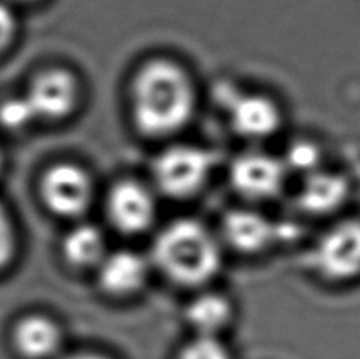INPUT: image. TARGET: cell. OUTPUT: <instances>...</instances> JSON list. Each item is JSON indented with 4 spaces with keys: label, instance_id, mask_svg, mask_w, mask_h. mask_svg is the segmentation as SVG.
I'll return each mask as SVG.
<instances>
[{
    "label": "cell",
    "instance_id": "1",
    "mask_svg": "<svg viewBox=\"0 0 360 359\" xmlns=\"http://www.w3.org/2000/svg\"><path fill=\"white\" fill-rule=\"evenodd\" d=\"M196 86L184 65L166 57L149 59L130 81V111L146 138L172 137L188 125L196 110Z\"/></svg>",
    "mask_w": 360,
    "mask_h": 359
},
{
    "label": "cell",
    "instance_id": "2",
    "mask_svg": "<svg viewBox=\"0 0 360 359\" xmlns=\"http://www.w3.org/2000/svg\"><path fill=\"white\" fill-rule=\"evenodd\" d=\"M149 260L169 284L202 290L221 271V242L201 222L177 219L157 233Z\"/></svg>",
    "mask_w": 360,
    "mask_h": 359
},
{
    "label": "cell",
    "instance_id": "3",
    "mask_svg": "<svg viewBox=\"0 0 360 359\" xmlns=\"http://www.w3.org/2000/svg\"><path fill=\"white\" fill-rule=\"evenodd\" d=\"M215 166L212 152L199 146L166 147L152 162V179L157 190L172 200H188L207 184Z\"/></svg>",
    "mask_w": 360,
    "mask_h": 359
},
{
    "label": "cell",
    "instance_id": "4",
    "mask_svg": "<svg viewBox=\"0 0 360 359\" xmlns=\"http://www.w3.org/2000/svg\"><path fill=\"white\" fill-rule=\"evenodd\" d=\"M310 271L329 284L360 279V219L333 223L314 241L307 255Z\"/></svg>",
    "mask_w": 360,
    "mask_h": 359
},
{
    "label": "cell",
    "instance_id": "5",
    "mask_svg": "<svg viewBox=\"0 0 360 359\" xmlns=\"http://www.w3.org/2000/svg\"><path fill=\"white\" fill-rule=\"evenodd\" d=\"M106 217L111 227L125 236L149 232L157 217V201L152 190L134 179L114 184L106 198Z\"/></svg>",
    "mask_w": 360,
    "mask_h": 359
},
{
    "label": "cell",
    "instance_id": "6",
    "mask_svg": "<svg viewBox=\"0 0 360 359\" xmlns=\"http://www.w3.org/2000/svg\"><path fill=\"white\" fill-rule=\"evenodd\" d=\"M41 198L51 213L76 219L87 213L94 200V184L87 172L72 163L49 168L41 179Z\"/></svg>",
    "mask_w": 360,
    "mask_h": 359
},
{
    "label": "cell",
    "instance_id": "7",
    "mask_svg": "<svg viewBox=\"0 0 360 359\" xmlns=\"http://www.w3.org/2000/svg\"><path fill=\"white\" fill-rule=\"evenodd\" d=\"M286 181V166L266 152H245L229 168V182L242 198L269 201L278 196Z\"/></svg>",
    "mask_w": 360,
    "mask_h": 359
},
{
    "label": "cell",
    "instance_id": "8",
    "mask_svg": "<svg viewBox=\"0 0 360 359\" xmlns=\"http://www.w3.org/2000/svg\"><path fill=\"white\" fill-rule=\"evenodd\" d=\"M149 256L136 250L119 248L108 252L95 269L96 285L111 299H131L146 290L150 280Z\"/></svg>",
    "mask_w": 360,
    "mask_h": 359
},
{
    "label": "cell",
    "instance_id": "9",
    "mask_svg": "<svg viewBox=\"0 0 360 359\" xmlns=\"http://www.w3.org/2000/svg\"><path fill=\"white\" fill-rule=\"evenodd\" d=\"M221 239L237 253L258 255L280 241V229L261 213L233 209L221 220Z\"/></svg>",
    "mask_w": 360,
    "mask_h": 359
},
{
    "label": "cell",
    "instance_id": "10",
    "mask_svg": "<svg viewBox=\"0 0 360 359\" xmlns=\"http://www.w3.org/2000/svg\"><path fill=\"white\" fill-rule=\"evenodd\" d=\"M25 99L37 119L57 120L72 114L78 105L79 86L72 73L51 70L37 76Z\"/></svg>",
    "mask_w": 360,
    "mask_h": 359
},
{
    "label": "cell",
    "instance_id": "11",
    "mask_svg": "<svg viewBox=\"0 0 360 359\" xmlns=\"http://www.w3.org/2000/svg\"><path fill=\"white\" fill-rule=\"evenodd\" d=\"M229 124L242 138L266 139L280 130L281 110L266 95L242 94L231 100Z\"/></svg>",
    "mask_w": 360,
    "mask_h": 359
},
{
    "label": "cell",
    "instance_id": "12",
    "mask_svg": "<svg viewBox=\"0 0 360 359\" xmlns=\"http://www.w3.org/2000/svg\"><path fill=\"white\" fill-rule=\"evenodd\" d=\"M11 344L24 359H53L62 348L63 332L54 318L29 313L15 323Z\"/></svg>",
    "mask_w": 360,
    "mask_h": 359
},
{
    "label": "cell",
    "instance_id": "13",
    "mask_svg": "<svg viewBox=\"0 0 360 359\" xmlns=\"http://www.w3.org/2000/svg\"><path fill=\"white\" fill-rule=\"evenodd\" d=\"M236 318L234 303L228 294L214 290H198L185 306L184 320L193 336L221 337Z\"/></svg>",
    "mask_w": 360,
    "mask_h": 359
},
{
    "label": "cell",
    "instance_id": "14",
    "mask_svg": "<svg viewBox=\"0 0 360 359\" xmlns=\"http://www.w3.org/2000/svg\"><path fill=\"white\" fill-rule=\"evenodd\" d=\"M349 185L340 175L314 171L305 176L297 204L308 215H330L343 208L348 200Z\"/></svg>",
    "mask_w": 360,
    "mask_h": 359
},
{
    "label": "cell",
    "instance_id": "15",
    "mask_svg": "<svg viewBox=\"0 0 360 359\" xmlns=\"http://www.w3.org/2000/svg\"><path fill=\"white\" fill-rule=\"evenodd\" d=\"M108 252L105 234L92 223H78L62 241L63 260L79 271H95Z\"/></svg>",
    "mask_w": 360,
    "mask_h": 359
},
{
    "label": "cell",
    "instance_id": "16",
    "mask_svg": "<svg viewBox=\"0 0 360 359\" xmlns=\"http://www.w3.org/2000/svg\"><path fill=\"white\" fill-rule=\"evenodd\" d=\"M176 359H234L221 337L193 336L177 351Z\"/></svg>",
    "mask_w": 360,
    "mask_h": 359
},
{
    "label": "cell",
    "instance_id": "17",
    "mask_svg": "<svg viewBox=\"0 0 360 359\" xmlns=\"http://www.w3.org/2000/svg\"><path fill=\"white\" fill-rule=\"evenodd\" d=\"M37 119L29 100L24 97L8 99L0 103V125L6 130H22Z\"/></svg>",
    "mask_w": 360,
    "mask_h": 359
},
{
    "label": "cell",
    "instance_id": "18",
    "mask_svg": "<svg viewBox=\"0 0 360 359\" xmlns=\"http://www.w3.org/2000/svg\"><path fill=\"white\" fill-rule=\"evenodd\" d=\"M321 162V152L318 146H314L310 141H297L289 146L285 163L286 170L288 166L295 171L304 172V175H310V172L318 171V165Z\"/></svg>",
    "mask_w": 360,
    "mask_h": 359
},
{
    "label": "cell",
    "instance_id": "19",
    "mask_svg": "<svg viewBox=\"0 0 360 359\" xmlns=\"http://www.w3.org/2000/svg\"><path fill=\"white\" fill-rule=\"evenodd\" d=\"M16 228L6 209L0 204V272L8 267L16 256Z\"/></svg>",
    "mask_w": 360,
    "mask_h": 359
},
{
    "label": "cell",
    "instance_id": "20",
    "mask_svg": "<svg viewBox=\"0 0 360 359\" xmlns=\"http://www.w3.org/2000/svg\"><path fill=\"white\" fill-rule=\"evenodd\" d=\"M16 29V19L8 6L0 4V51L13 40Z\"/></svg>",
    "mask_w": 360,
    "mask_h": 359
},
{
    "label": "cell",
    "instance_id": "21",
    "mask_svg": "<svg viewBox=\"0 0 360 359\" xmlns=\"http://www.w3.org/2000/svg\"><path fill=\"white\" fill-rule=\"evenodd\" d=\"M60 359H112L103 353H95V351H79V353H72L67 355Z\"/></svg>",
    "mask_w": 360,
    "mask_h": 359
},
{
    "label": "cell",
    "instance_id": "22",
    "mask_svg": "<svg viewBox=\"0 0 360 359\" xmlns=\"http://www.w3.org/2000/svg\"><path fill=\"white\" fill-rule=\"evenodd\" d=\"M2 163H4V158H2V152H0V170H2Z\"/></svg>",
    "mask_w": 360,
    "mask_h": 359
}]
</instances>
